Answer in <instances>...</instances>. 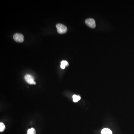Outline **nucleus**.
I'll return each mask as SVG.
<instances>
[{
	"mask_svg": "<svg viewBox=\"0 0 134 134\" xmlns=\"http://www.w3.org/2000/svg\"><path fill=\"white\" fill-rule=\"evenodd\" d=\"M87 25L92 28H94L96 26L95 21L94 19L89 18L87 19L85 21Z\"/></svg>",
	"mask_w": 134,
	"mask_h": 134,
	"instance_id": "4",
	"label": "nucleus"
},
{
	"mask_svg": "<svg viewBox=\"0 0 134 134\" xmlns=\"http://www.w3.org/2000/svg\"><path fill=\"white\" fill-rule=\"evenodd\" d=\"M27 134H36V131L33 128H31L27 131Z\"/></svg>",
	"mask_w": 134,
	"mask_h": 134,
	"instance_id": "7",
	"label": "nucleus"
},
{
	"mask_svg": "<svg viewBox=\"0 0 134 134\" xmlns=\"http://www.w3.org/2000/svg\"><path fill=\"white\" fill-rule=\"evenodd\" d=\"M15 41L18 43H22L24 41V36L20 33L15 34L13 36Z\"/></svg>",
	"mask_w": 134,
	"mask_h": 134,
	"instance_id": "2",
	"label": "nucleus"
},
{
	"mask_svg": "<svg viewBox=\"0 0 134 134\" xmlns=\"http://www.w3.org/2000/svg\"><path fill=\"white\" fill-rule=\"evenodd\" d=\"M73 101L74 102H78L79 100L81 99V97L79 96L76 95H73Z\"/></svg>",
	"mask_w": 134,
	"mask_h": 134,
	"instance_id": "6",
	"label": "nucleus"
},
{
	"mask_svg": "<svg viewBox=\"0 0 134 134\" xmlns=\"http://www.w3.org/2000/svg\"><path fill=\"white\" fill-rule=\"evenodd\" d=\"M25 79L26 82L31 85H35L36 82L34 81V79L32 75L29 74H27L25 76Z\"/></svg>",
	"mask_w": 134,
	"mask_h": 134,
	"instance_id": "3",
	"label": "nucleus"
},
{
	"mask_svg": "<svg viewBox=\"0 0 134 134\" xmlns=\"http://www.w3.org/2000/svg\"><path fill=\"white\" fill-rule=\"evenodd\" d=\"M5 125L3 123L1 122L0 123V131L1 132H3L5 130Z\"/></svg>",
	"mask_w": 134,
	"mask_h": 134,
	"instance_id": "8",
	"label": "nucleus"
},
{
	"mask_svg": "<svg viewBox=\"0 0 134 134\" xmlns=\"http://www.w3.org/2000/svg\"><path fill=\"white\" fill-rule=\"evenodd\" d=\"M65 67H66V66H64V65H63V64H61V65H60V68H61L62 69H64L65 68Z\"/></svg>",
	"mask_w": 134,
	"mask_h": 134,
	"instance_id": "10",
	"label": "nucleus"
},
{
	"mask_svg": "<svg viewBox=\"0 0 134 134\" xmlns=\"http://www.w3.org/2000/svg\"><path fill=\"white\" fill-rule=\"evenodd\" d=\"M61 64H63L65 66H69V63L66 60H63L61 62Z\"/></svg>",
	"mask_w": 134,
	"mask_h": 134,
	"instance_id": "9",
	"label": "nucleus"
},
{
	"mask_svg": "<svg viewBox=\"0 0 134 134\" xmlns=\"http://www.w3.org/2000/svg\"><path fill=\"white\" fill-rule=\"evenodd\" d=\"M56 28L58 33L60 34H64L66 33L68 29L66 26L64 25L61 24H56Z\"/></svg>",
	"mask_w": 134,
	"mask_h": 134,
	"instance_id": "1",
	"label": "nucleus"
},
{
	"mask_svg": "<svg viewBox=\"0 0 134 134\" xmlns=\"http://www.w3.org/2000/svg\"><path fill=\"white\" fill-rule=\"evenodd\" d=\"M102 134H112V132L110 130L108 129H104L101 131Z\"/></svg>",
	"mask_w": 134,
	"mask_h": 134,
	"instance_id": "5",
	"label": "nucleus"
}]
</instances>
